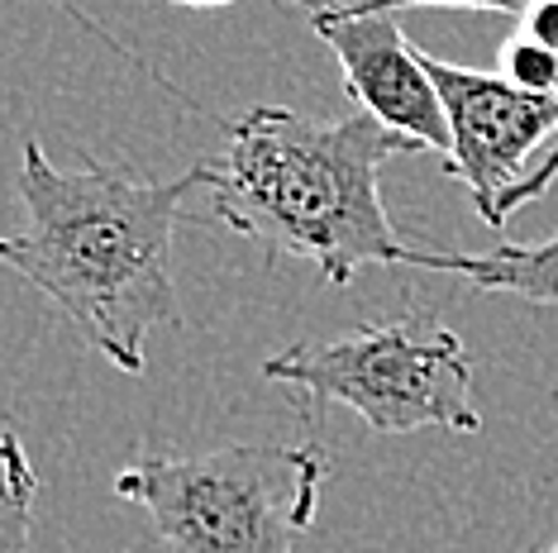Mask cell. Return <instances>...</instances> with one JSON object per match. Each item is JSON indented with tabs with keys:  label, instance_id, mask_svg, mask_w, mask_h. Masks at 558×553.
I'll use <instances>...</instances> for the list:
<instances>
[{
	"label": "cell",
	"instance_id": "1",
	"mask_svg": "<svg viewBox=\"0 0 558 553\" xmlns=\"http://www.w3.org/2000/svg\"><path fill=\"white\" fill-rule=\"evenodd\" d=\"M196 186L201 168L148 182L92 153H82V168L62 172L39 138H24V230L0 262L39 286L110 368L138 377L148 368V330L182 320L172 224Z\"/></svg>",
	"mask_w": 558,
	"mask_h": 553
},
{
	"label": "cell",
	"instance_id": "2",
	"mask_svg": "<svg viewBox=\"0 0 558 553\" xmlns=\"http://www.w3.org/2000/svg\"><path fill=\"white\" fill-rule=\"evenodd\" d=\"M421 153L387 124L311 120L287 106H253L225 130V153L201 162L210 216L253 238L268 258H301L329 286L363 268H405V244L383 206V168Z\"/></svg>",
	"mask_w": 558,
	"mask_h": 553
},
{
	"label": "cell",
	"instance_id": "3",
	"mask_svg": "<svg viewBox=\"0 0 558 553\" xmlns=\"http://www.w3.org/2000/svg\"><path fill=\"white\" fill-rule=\"evenodd\" d=\"M329 454L320 444H225L210 454H138L116 496L154 520L172 553H296L315 525Z\"/></svg>",
	"mask_w": 558,
	"mask_h": 553
},
{
	"label": "cell",
	"instance_id": "4",
	"mask_svg": "<svg viewBox=\"0 0 558 553\" xmlns=\"http://www.w3.org/2000/svg\"><path fill=\"white\" fill-rule=\"evenodd\" d=\"M263 377L301 392L315 410L339 401L373 434H482L468 348L449 324L429 316L367 324L344 339L287 344L282 354L263 362Z\"/></svg>",
	"mask_w": 558,
	"mask_h": 553
},
{
	"label": "cell",
	"instance_id": "5",
	"mask_svg": "<svg viewBox=\"0 0 558 553\" xmlns=\"http://www.w3.org/2000/svg\"><path fill=\"white\" fill-rule=\"evenodd\" d=\"M429 82L444 100L449 120V153H444V177L463 182L473 196L477 216L492 220L497 200L535 168V153H549L558 138V96L520 91L497 72L459 67L421 53Z\"/></svg>",
	"mask_w": 558,
	"mask_h": 553
},
{
	"label": "cell",
	"instance_id": "6",
	"mask_svg": "<svg viewBox=\"0 0 558 553\" xmlns=\"http://www.w3.org/2000/svg\"><path fill=\"white\" fill-rule=\"evenodd\" d=\"M306 5L311 29L344 67L349 96L363 106L367 120L387 124L391 134L411 138L421 153H449V120L444 100L429 82L421 53L405 44L391 15H339L329 0H287Z\"/></svg>",
	"mask_w": 558,
	"mask_h": 553
},
{
	"label": "cell",
	"instance_id": "7",
	"mask_svg": "<svg viewBox=\"0 0 558 553\" xmlns=\"http://www.w3.org/2000/svg\"><path fill=\"white\" fill-rule=\"evenodd\" d=\"M405 268L453 272L477 292L520 296L530 306H558V234L544 244H497L492 254H425L405 248Z\"/></svg>",
	"mask_w": 558,
	"mask_h": 553
},
{
	"label": "cell",
	"instance_id": "8",
	"mask_svg": "<svg viewBox=\"0 0 558 553\" xmlns=\"http://www.w3.org/2000/svg\"><path fill=\"white\" fill-rule=\"evenodd\" d=\"M34 496H39V472L24 454V439L0 425V553H29Z\"/></svg>",
	"mask_w": 558,
	"mask_h": 553
},
{
	"label": "cell",
	"instance_id": "9",
	"mask_svg": "<svg viewBox=\"0 0 558 553\" xmlns=\"http://www.w3.org/2000/svg\"><path fill=\"white\" fill-rule=\"evenodd\" d=\"M501 77L520 86V91L558 96V53L535 44L530 34H515V39H506V48H501Z\"/></svg>",
	"mask_w": 558,
	"mask_h": 553
},
{
	"label": "cell",
	"instance_id": "10",
	"mask_svg": "<svg viewBox=\"0 0 558 553\" xmlns=\"http://www.w3.org/2000/svg\"><path fill=\"white\" fill-rule=\"evenodd\" d=\"M339 15H397V10H492V15H525L535 0H329Z\"/></svg>",
	"mask_w": 558,
	"mask_h": 553
},
{
	"label": "cell",
	"instance_id": "11",
	"mask_svg": "<svg viewBox=\"0 0 558 553\" xmlns=\"http://www.w3.org/2000/svg\"><path fill=\"white\" fill-rule=\"evenodd\" d=\"M554 182H558V138H554V148H549V153H544V158L535 162V168H530L525 177H520V182L511 186V192H506V196L497 200V210H492V220H487V224H492V230H501V224L511 220L520 206H530V200H535V196H544Z\"/></svg>",
	"mask_w": 558,
	"mask_h": 553
},
{
	"label": "cell",
	"instance_id": "12",
	"mask_svg": "<svg viewBox=\"0 0 558 553\" xmlns=\"http://www.w3.org/2000/svg\"><path fill=\"white\" fill-rule=\"evenodd\" d=\"M520 34H530L535 44L558 53V0H535V5L520 15Z\"/></svg>",
	"mask_w": 558,
	"mask_h": 553
},
{
	"label": "cell",
	"instance_id": "13",
	"mask_svg": "<svg viewBox=\"0 0 558 553\" xmlns=\"http://www.w3.org/2000/svg\"><path fill=\"white\" fill-rule=\"evenodd\" d=\"M168 5H182V10H220V5H234V0H168Z\"/></svg>",
	"mask_w": 558,
	"mask_h": 553
},
{
	"label": "cell",
	"instance_id": "14",
	"mask_svg": "<svg viewBox=\"0 0 558 553\" xmlns=\"http://www.w3.org/2000/svg\"><path fill=\"white\" fill-rule=\"evenodd\" d=\"M5 244H10V238H0V258H5Z\"/></svg>",
	"mask_w": 558,
	"mask_h": 553
},
{
	"label": "cell",
	"instance_id": "15",
	"mask_svg": "<svg viewBox=\"0 0 558 553\" xmlns=\"http://www.w3.org/2000/svg\"><path fill=\"white\" fill-rule=\"evenodd\" d=\"M544 553H558V539H554V544H549V549H544Z\"/></svg>",
	"mask_w": 558,
	"mask_h": 553
}]
</instances>
